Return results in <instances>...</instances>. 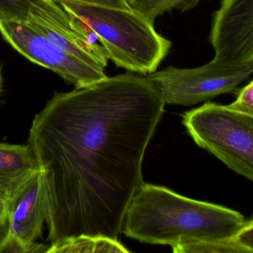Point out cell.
Returning a JSON list of instances; mask_svg holds the SVG:
<instances>
[{"mask_svg": "<svg viewBox=\"0 0 253 253\" xmlns=\"http://www.w3.org/2000/svg\"><path fill=\"white\" fill-rule=\"evenodd\" d=\"M3 92V76L2 71H1V66H0V98H1V94Z\"/></svg>", "mask_w": 253, "mask_h": 253, "instance_id": "obj_19", "label": "cell"}, {"mask_svg": "<svg viewBox=\"0 0 253 253\" xmlns=\"http://www.w3.org/2000/svg\"><path fill=\"white\" fill-rule=\"evenodd\" d=\"M165 105L148 76L126 73L56 92L36 114L28 144L45 179L50 245L118 239Z\"/></svg>", "mask_w": 253, "mask_h": 253, "instance_id": "obj_1", "label": "cell"}, {"mask_svg": "<svg viewBox=\"0 0 253 253\" xmlns=\"http://www.w3.org/2000/svg\"><path fill=\"white\" fill-rule=\"evenodd\" d=\"M49 215V202L42 172L36 175L8 208L9 236L1 253H47L49 245L37 243Z\"/></svg>", "mask_w": 253, "mask_h": 253, "instance_id": "obj_8", "label": "cell"}, {"mask_svg": "<svg viewBox=\"0 0 253 253\" xmlns=\"http://www.w3.org/2000/svg\"><path fill=\"white\" fill-rule=\"evenodd\" d=\"M40 172L28 144L0 142V198L8 208L28 182Z\"/></svg>", "mask_w": 253, "mask_h": 253, "instance_id": "obj_9", "label": "cell"}, {"mask_svg": "<svg viewBox=\"0 0 253 253\" xmlns=\"http://www.w3.org/2000/svg\"><path fill=\"white\" fill-rule=\"evenodd\" d=\"M248 222H250V223H253V218H252V219L250 220V221H248Z\"/></svg>", "mask_w": 253, "mask_h": 253, "instance_id": "obj_20", "label": "cell"}, {"mask_svg": "<svg viewBox=\"0 0 253 253\" xmlns=\"http://www.w3.org/2000/svg\"><path fill=\"white\" fill-rule=\"evenodd\" d=\"M47 253H129L117 239L104 236H83L49 245Z\"/></svg>", "mask_w": 253, "mask_h": 253, "instance_id": "obj_10", "label": "cell"}, {"mask_svg": "<svg viewBox=\"0 0 253 253\" xmlns=\"http://www.w3.org/2000/svg\"><path fill=\"white\" fill-rule=\"evenodd\" d=\"M40 0H0V22L25 23L33 6Z\"/></svg>", "mask_w": 253, "mask_h": 253, "instance_id": "obj_13", "label": "cell"}, {"mask_svg": "<svg viewBox=\"0 0 253 253\" xmlns=\"http://www.w3.org/2000/svg\"><path fill=\"white\" fill-rule=\"evenodd\" d=\"M245 223L244 215L234 209L144 184L129 204L123 233L141 243L173 248L233 238Z\"/></svg>", "mask_w": 253, "mask_h": 253, "instance_id": "obj_2", "label": "cell"}, {"mask_svg": "<svg viewBox=\"0 0 253 253\" xmlns=\"http://www.w3.org/2000/svg\"><path fill=\"white\" fill-rule=\"evenodd\" d=\"M74 20L96 36L108 59L129 72L148 75L157 71L172 43L156 31L154 25L132 9L112 8L62 1Z\"/></svg>", "mask_w": 253, "mask_h": 253, "instance_id": "obj_3", "label": "cell"}, {"mask_svg": "<svg viewBox=\"0 0 253 253\" xmlns=\"http://www.w3.org/2000/svg\"><path fill=\"white\" fill-rule=\"evenodd\" d=\"M9 236L8 221L0 219V253L7 242Z\"/></svg>", "mask_w": 253, "mask_h": 253, "instance_id": "obj_17", "label": "cell"}, {"mask_svg": "<svg viewBox=\"0 0 253 253\" xmlns=\"http://www.w3.org/2000/svg\"><path fill=\"white\" fill-rule=\"evenodd\" d=\"M227 106L253 117V80L239 91L236 99Z\"/></svg>", "mask_w": 253, "mask_h": 253, "instance_id": "obj_14", "label": "cell"}, {"mask_svg": "<svg viewBox=\"0 0 253 253\" xmlns=\"http://www.w3.org/2000/svg\"><path fill=\"white\" fill-rule=\"evenodd\" d=\"M234 238L250 253H253V223L246 221L244 227L239 230Z\"/></svg>", "mask_w": 253, "mask_h": 253, "instance_id": "obj_16", "label": "cell"}, {"mask_svg": "<svg viewBox=\"0 0 253 253\" xmlns=\"http://www.w3.org/2000/svg\"><path fill=\"white\" fill-rule=\"evenodd\" d=\"M55 2L73 1L82 4H90L99 7H112V8L131 9L126 0H53Z\"/></svg>", "mask_w": 253, "mask_h": 253, "instance_id": "obj_15", "label": "cell"}, {"mask_svg": "<svg viewBox=\"0 0 253 253\" xmlns=\"http://www.w3.org/2000/svg\"><path fill=\"white\" fill-rule=\"evenodd\" d=\"M183 124L199 147L253 182L252 116L209 102L184 113Z\"/></svg>", "mask_w": 253, "mask_h": 253, "instance_id": "obj_4", "label": "cell"}, {"mask_svg": "<svg viewBox=\"0 0 253 253\" xmlns=\"http://www.w3.org/2000/svg\"><path fill=\"white\" fill-rule=\"evenodd\" d=\"M0 34L22 56L53 71L76 88L86 87L107 77L105 69L92 66L67 53L26 23L0 22Z\"/></svg>", "mask_w": 253, "mask_h": 253, "instance_id": "obj_6", "label": "cell"}, {"mask_svg": "<svg viewBox=\"0 0 253 253\" xmlns=\"http://www.w3.org/2000/svg\"><path fill=\"white\" fill-rule=\"evenodd\" d=\"M129 7L154 25L158 16L175 8L186 11L201 0H126Z\"/></svg>", "mask_w": 253, "mask_h": 253, "instance_id": "obj_11", "label": "cell"}, {"mask_svg": "<svg viewBox=\"0 0 253 253\" xmlns=\"http://www.w3.org/2000/svg\"><path fill=\"white\" fill-rule=\"evenodd\" d=\"M0 219L8 221V204L0 198Z\"/></svg>", "mask_w": 253, "mask_h": 253, "instance_id": "obj_18", "label": "cell"}, {"mask_svg": "<svg viewBox=\"0 0 253 253\" xmlns=\"http://www.w3.org/2000/svg\"><path fill=\"white\" fill-rule=\"evenodd\" d=\"M174 253H250L234 237L202 241L172 248Z\"/></svg>", "mask_w": 253, "mask_h": 253, "instance_id": "obj_12", "label": "cell"}, {"mask_svg": "<svg viewBox=\"0 0 253 253\" xmlns=\"http://www.w3.org/2000/svg\"><path fill=\"white\" fill-rule=\"evenodd\" d=\"M209 40L217 62L253 65V0H221L212 15Z\"/></svg>", "mask_w": 253, "mask_h": 253, "instance_id": "obj_7", "label": "cell"}, {"mask_svg": "<svg viewBox=\"0 0 253 253\" xmlns=\"http://www.w3.org/2000/svg\"><path fill=\"white\" fill-rule=\"evenodd\" d=\"M253 74V65L230 67L212 59L193 68L169 66L148 74L157 84L165 104L196 105L236 92Z\"/></svg>", "mask_w": 253, "mask_h": 253, "instance_id": "obj_5", "label": "cell"}]
</instances>
